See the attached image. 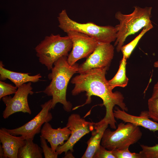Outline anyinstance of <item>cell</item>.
<instances>
[{
  "label": "cell",
  "mask_w": 158,
  "mask_h": 158,
  "mask_svg": "<svg viewBox=\"0 0 158 158\" xmlns=\"http://www.w3.org/2000/svg\"><path fill=\"white\" fill-rule=\"evenodd\" d=\"M29 73L17 72L9 70L4 68L1 61H0V80H4L8 79L12 82L17 88L27 82L36 83L42 78L39 73L30 75Z\"/></svg>",
  "instance_id": "obj_16"
},
{
  "label": "cell",
  "mask_w": 158,
  "mask_h": 158,
  "mask_svg": "<svg viewBox=\"0 0 158 158\" xmlns=\"http://www.w3.org/2000/svg\"><path fill=\"white\" fill-rule=\"evenodd\" d=\"M126 60L125 58L123 57L117 73L112 79L108 81L109 84L112 90L117 87H124L128 83V79L126 74Z\"/></svg>",
  "instance_id": "obj_18"
},
{
  "label": "cell",
  "mask_w": 158,
  "mask_h": 158,
  "mask_svg": "<svg viewBox=\"0 0 158 158\" xmlns=\"http://www.w3.org/2000/svg\"><path fill=\"white\" fill-rule=\"evenodd\" d=\"M121 122L116 130L107 128L104 131L101 145L108 150L123 149L137 142L142 138V133L139 127L130 123Z\"/></svg>",
  "instance_id": "obj_6"
},
{
  "label": "cell",
  "mask_w": 158,
  "mask_h": 158,
  "mask_svg": "<svg viewBox=\"0 0 158 158\" xmlns=\"http://www.w3.org/2000/svg\"><path fill=\"white\" fill-rule=\"evenodd\" d=\"M18 88L11 84L6 83L1 80L0 81V99L3 97L15 94Z\"/></svg>",
  "instance_id": "obj_23"
},
{
  "label": "cell",
  "mask_w": 158,
  "mask_h": 158,
  "mask_svg": "<svg viewBox=\"0 0 158 158\" xmlns=\"http://www.w3.org/2000/svg\"><path fill=\"white\" fill-rule=\"evenodd\" d=\"M40 133V135L49 143L52 151L56 152L58 147L63 145L64 141L68 140L71 131L66 126L62 128L59 127L57 129L53 128L47 122L43 125Z\"/></svg>",
  "instance_id": "obj_12"
},
{
  "label": "cell",
  "mask_w": 158,
  "mask_h": 158,
  "mask_svg": "<svg viewBox=\"0 0 158 158\" xmlns=\"http://www.w3.org/2000/svg\"><path fill=\"white\" fill-rule=\"evenodd\" d=\"M67 57L63 56L56 61L51 69L48 78L51 81L50 84L42 92L52 97L51 109L60 103L65 111L69 112L72 109L71 103L66 99V91L70 80L74 74L77 73L79 65L75 63L71 66L67 60Z\"/></svg>",
  "instance_id": "obj_2"
},
{
  "label": "cell",
  "mask_w": 158,
  "mask_h": 158,
  "mask_svg": "<svg viewBox=\"0 0 158 158\" xmlns=\"http://www.w3.org/2000/svg\"><path fill=\"white\" fill-rule=\"evenodd\" d=\"M0 141L4 152V158H18L19 149L24 145L25 140L21 136H15L4 128L0 129Z\"/></svg>",
  "instance_id": "obj_14"
},
{
  "label": "cell",
  "mask_w": 158,
  "mask_h": 158,
  "mask_svg": "<svg viewBox=\"0 0 158 158\" xmlns=\"http://www.w3.org/2000/svg\"><path fill=\"white\" fill-rule=\"evenodd\" d=\"M31 82L25 83L18 88L14 96H6L2 98V100L6 105L3 113V117L4 119L16 112H22L31 114V110L28 102V97L34 92Z\"/></svg>",
  "instance_id": "obj_10"
},
{
  "label": "cell",
  "mask_w": 158,
  "mask_h": 158,
  "mask_svg": "<svg viewBox=\"0 0 158 158\" xmlns=\"http://www.w3.org/2000/svg\"><path fill=\"white\" fill-rule=\"evenodd\" d=\"M142 150L139 152L142 158H158V144L152 146L141 145Z\"/></svg>",
  "instance_id": "obj_21"
},
{
  "label": "cell",
  "mask_w": 158,
  "mask_h": 158,
  "mask_svg": "<svg viewBox=\"0 0 158 158\" xmlns=\"http://www.w3.org/2000/svg\"><path fill=\"white\" fill-rule=\"evenodd\" d=\"M52 99L41 105L42 109L33 118L22 126L8 129L5 128L10 133L15 136H22L25 140H33L35 135L40 133L42 126L46 122H49L52 119L50 112L51 109Z\"/></svg>",
  "instance_id": "obj_7"
},
{
  "label": "cell",
  "mask_w": 158,
  "mask_h": 158,
  "mask_svg": "<svg viewBox=\"0 0 158 158\" xmlns=\"http://www.w3.org/2000/svg\"><path fill=\"white\" fill-rule=\"evenodd\" d=\"M114 115L115 118L122 120L125 123H130L154 132L158 131V123L149 119L147 111L142 112L139 116H137L130 114L116 107L114 110Z\"/></svg>",
  "instance_id": "obj_13"
},
{
  "label": "cell",
  "mask_w": 158,
  "mask_h": 158,
  "mask_svg": "<svg viewBox=\"0 0 158 158\" xmlns=\"http://www.w3.org/2000/svg\"><path fill=\"white\" fill-rule=\"evenodd\" d=\"M72 47V42L68 36L61 37L59 34H51L46 36L35 50L40 63L49 70L58 59L68 56Z\"/></svg>",
  "instance_id": "obj_4"
},
{
  "label": "cell",
  "mask_w": 158,
  "mask_h": 158,
  "mask_svg": "<svg viewBox=\"0 0 158 158\" xmlns=\"http://www.w3.org/2000/svg\"><path fill=\"white\" fill-rule=\"evenodd\" d=\"M111 151L116 158H142L140 153L131 152L129 148L115 149Z\"/></svg>",
  "instance_id": "obj_22"
},
{
  "label": "cell",
  "mask_w": 158,
  "mask_h": 158,
  "mask_svg": "<svg viewBox=\"0 0 158 158\" xmlns=\"http://www.w3.org/2000/svg\"><path fill=\"white\" fill-rule=\"evenodd\" d=\"M108 125L101 120L94 123L93 128L91 131V136L87 142V147L82 158H93L100 147L104 132Z\"/></svg>",
  "instance_id": "obj_15"
},
{
  "label": "cell",
  "mask_w": 158,
  "mask_h": 158,
  "mask_svg": "<svg viewBox=\"0 0 158 158\" xmlns=\"http://www.w3.org/2000/svg\"><path fill=\"white\" fill-rule=\"evenodd\" d=\"M154 66L155 68H158V61L155 62L154 63Z\"/></svg>",
  "instance_id": "obj_29"
},
{
  "label": "cell",
  "mask_w": 158,
  "mask_h": 158,
  "mask_svg": "<svg viewBox=\"0 0 158 158\" xmlns=\"http://www.w3.org/2000/svg\"><path fill=\"white\" fill-rule=\"evenodd\" d=\"M42 149L31 139L25 140L23 145L19 149L18 158H42Z\"/></svg>",
  "instance_id": "obj_17"
},
{
  "label": "cell",
  "mask_w": 158,
  "mask_h": 158,
  "mask_svg": "<svg viewBox=\"0 0 158 158\" xmlns=\"http://www.w3.org/2000/svg\"><path fill=\"white\" fill-rule=\"evenodd\" d=\"M152 9V7L135 6L134 11L130 14H123L120 11L116 13L115 17L119 22V24L115 26L117 36L114 46H116L117 52L121 51L128 36L152 24L150 20Z\"/></svg>",
  "instance_id": "obj_3"
},
{
  "label": "cell",
  "mask_w": 158,
  "mask_h": 158,
  "mask_svg": "<svg viewBox=\"0 0 158 158\" xmlns=\"http://www.w3.org/2000/svg\"><path fill=\"white\" fill-rule=\"evenodd\" d=\"M151 97H158V81L154 85V86Z\"/></svg>",
  "instance_id": "obj_26"
},
{
  "label": "cell",
  "mask_w": 158,
  "mask_h": 158,
  "mask_svg": "<svg viewBox=\"0 0 158 158\" xmlns=\"http://www.w3.org/2000/svg\"><path fill=\"white\" fill-rule=\"evenodd\" d=\"M0 158H4V152L1 145H0Z\"/></svg>",
  "instance_id": "obj_28"
},
{
  "label": "cell",
  "mask_w": 158,
  "mask_h": 158,
  "mask_svg": "<svg viewBox=\"0 0 158 158\" xmlns=\"http://www.w3.org/2000/svg\"><path fill=\"white\" fill-rule=\"evenodd\" d=\"M153 27L152 24L145 27L139 34L132 41L128 44L123 45L121 49V51L123 54V57L126 59L129 58L141 38L146 32L152 29Z\"/></svg>",
  "instance_id": "obj_19"
},
{
  "label": "cell",
  "mask_w": 158,
  "mask_h": 158,
  "mask_svg": "<svg viewBox=\"0 0 158 158\" xmlns=\"http://www.w3.org/2000/svg\"><path fill=\"white\" fill-rule=\"evenodd\" d=\"M148 110L147 111L149 118L158 122V97H151L148 102Z\"/></svg>",
  "instance_id": "obj_20"
},
{
  "label": "cell",
  "mask_w": 158,
  "mask_h": 158,
  "mask_svg": "<svg viewBox=\"0 0 158 158\" xmlns=\"http://www.w3.org/2000/svg\"><path fill=\"white\" fill-rule=\"evenodd\" d=\"M58 19L59 27L66 33L72 30L79 32L94 38L99 42L111 43L116 39L115 27L101 26L91 22L79 23L70 18L65 9L59 14Z\"/></svg>",
  "instance_id": "obj_5"
},
{
  "label": "cell",
  "mask_w": 158,
  "mask_h": 158,
  "mask_svg": "<svg viewBox=\"0 0 158 158\" xmlns=\"http://www.w3.org/2000/svg\"><path fill=\"white\" fill-rule=\"evenodd\" d=\"M93 158H116V157L113 154L112 151L107 150L100 145Z\"/></svg>",
  "instance_id": "obj_25"
},
{
  "label": "cell",
  "mask_w": 158,
  "mask_h": 158,
  "mask_svg": "<svg viewBox=\"0 0 158 158\" xmlns=\"http://www.w3.org/2000/svg\"><path fill=\"white\" fill-rule=\"evenodd\" d=\"M72 43V50L67 56V60L71 66L78 60L87 57L94 50L99 42L94 38L75 31L66 33Z\"/></svg>",
  "instance_id": "obj_9"
},
{
  "label": "cell",
  "mask_w": 158,
  "mask_h": 158,
  "mask_svg": "<svg viewBox=\"0 0 158 158\" xmlns=\"http://www.w3.org/2000/svg\"><path fill=\"white\" fill-rule=\"evenodd\" d=\"M40 146L42 149L43 153L45 158H57L58 153L54 152L51 147H49L47 145L46 140L40 135Z\"/></svg>",
  "instance_id": "obj_24"
},
{
  "label": "cell",
  "mask_w": 158,
  "mask_h": 158,
  "mask_svg": "<svg viewBox=\"0 0 158 158\" xmlns=\"http://www.w3.org/2000/svg\"><path fill=\"white\" fill-rule=\"evenodd\" d=\"M94 123L87 121L79 114H71L68 118L66 125L71 131V135L63 145L58 147L56 152L59 155L63 152L65 154L69 150L73 152L74 146L83 136L92 130Z\"/></svg>",
  "instance_id": "obj_8"
},
{
  "label": "cell",
  "mask_w": 158,
  "mask_h": 158,
  "mask_svg": "<svg viewBox=\"0 0 158 158\" xmlns=\"http://www.w3.org/2000/svg\"><path fill=\"white\" fill-rule=\"evenodd\" d=\"M114 49L111 43L99 42L86 61L79 66L77 73L93 68L109 67L114 56Z\"/></svg>",
  "instance_id": "obj_11"
},
{
  "label": "cell",
  "mask_w": 158,
  "mask_h": 158,
  "mask_svg": "<svg viewBox=\"0 0 158 158\" xmlns=\"http://www.w3.org/2000/svg\"><path fill=\"white\" fill-rule=\"evenodd\" d=\"M72 152L71 151L69 150L65 154V156L64 158H74V157L72 155Z\"/></svg>",
  "instance_id": "obj_27"
},
{
  "label": "cell",
  "mask_w": 158,
  "mask_h": 158,
  "mask_svg": "<svg viewBox=\"0 0 158 158\" xmlns=\"http://www.w3.org/2000/svg\"><path fill=\"white\" fill-rule=\"evenodd\" d=\"M109 68L106 67L92 69L79 73L72 79L71 83L74 85L71 91L72 95L75 96L85 92L87 97L83 104L75 107L73 110L90 103L92 96L98 97L102 100L106 109L105 115L101 120L109 125L111 128L116 129L114 107L118 105L126 111L128 109L124 102V98L122 94L117 91L113 92L106 78V71Z\"/></svg>",
  "instance_id": "obj_1"
}]
</instances>
